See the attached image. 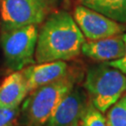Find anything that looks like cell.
<instances>
[{"instance_id": "6da1fadb", "label": "cell", "mask_w": 126, "mask_h": 126, "mask_svg": "<svg viewBox=\"0 0 126 126\" xmlns=\"http://www.w3.org/2000/svg\"><path fill=\"white\" fill-rule=\"evenodd\" d=\"M85 36L73 16L66 11H56L47 16L36 41V63L68 61L81 52Z\"/></svg>"}, {"instance_id": "7a4b0ae2", "label": "cell", "mask_w": 126, "mask_h": 126, "mask_svg": "<svg viewBox=\"0 0 126 126\" xmlns=\"http://www.w3.org/2000/svg\"><path fill=\"white\" fill-rule=\"evenodd\" d=\"M77 80L78 75L68 72L58 80L29 93L21 108V122L24 126H45Z\"/></svg>"}, {"instance_id": "3957f363", "label": "cell", "mask_w": 126, "mask_h": 126, "mask_svg": "<svg viewBox=\"0 0 126 126\" xmlns=\"http://www.w3.org/2000/svg\"><path fill=\"white\" fill-rule=\"evenodd\" d=\"M83 86L91 104L106 113L126 92V75L108 63L95 64L88 69Z\"/></svg>"}, {"instance_id": "277c9868", "label": "cell", "mask_w": 126, "mask_h": 126, "mask_svg": "<svg viewBox=\"0 0 126 126\" xmlns=\"http://www.w3.org/2000/svg\"><path fill=\"white\" fill-rule=\"evenodd\" d=\"M37 36V25L35 24L2 30L0 44L6 64L9 69L20 71L36 63L35 52Z\"/></svg>"}, {"instance_id": "5b68a950", "label": "cell", "mask_w": 126, "mask_h": 126, "mask_svg": "<svg viewBox=\"0 0 126 126\" xmlns=\"http://www.w3.org/2000/svg\"><path fill=\"white\" fill-rule=\"evenodd\" d=\"M50 4L49 0H1L2 30L40 24L49 14Z\"/></svg>"}, {"instance_id": "8992f818", "label": "cell", "mask_w": 126, "mask_h": 126, "mask_svg": "<svg viewBox=\"0 0 126 126\" xmlns=\"http://www.w3.org/2000/svg\"><path fill=\"white\" fill-rule=\"evenodd\" d=\"M73 18L88 40L121 35L125 30L122 23L116 22L83 5L75 8Z\"/></svg>"}, {"instance_id": "52a82bcc", "label": "cell", "mask_w": 126, "mask_h": 126, "mask_svg": "<svg viewBox=\"0 0 126 126\" xmlns=\"http://www.w3.org/2000/svg\"><path fill=\"white\" fill-rule=\"evenodd\" d=\"M91 104L85 90L75 85L61 101L45 126H75Z\"/></svg>"}, {"instance_id": "ba28073f", "label": "cell", "mask_w": 126, "mask_h": 126, "mask_svg": "<svg viewBox=\"0 0 126 126\" xmlns=\"http://www.w3.org/2000/svg\"><path fill=\"white\" fill-rule=\"evenodd\" d=\"M22 72L26 79L29 93H31L41 86L62 79L69 70L65 61H53L38 64L33 63L22 69Z\"/></svg>"}, {"instance_id": "9c48e42d", "label": "cell", "mask_w": 126, "mask_h": 126, "mask_svg": "<svg viewBox=\"0 0 126 126\" xmlns=\"http://www.w3.org/2000/svg\"><path fill=\"white\" fill-rule=\"evenodd\" d=\"M124 51L125 42L123 34L85 41L81 47V52L85 56L105 63L122 58Z\"/></svg>"}, {"instance_id": "30bf717a", "label": "cell", "mask_w": 126, "mask_h": 126, "mask_svg": "<svg viewBox=\"0 0 126 126\" xmlns=\"http://www.w3.org/2000/svg\"><path fill=\"white\" fill-rule=\"evenodd\" d=\"M29 94L22 70L14 71L0 83V108H18Z\"/></svg>"}, {"instance_id": "8fae6325", "label": "cell", "mask_w": 126, "mask_h": 126, "mask_svg": "<svg viewBox=\"0 0 126 126\" xmlns=\"http://www.w3.org/2000/svg\"><path fill=\"white\" fill-rule=\"evenodd\" d=\"M89 9L119 23H126V0H81Z\"/></svg>"}, {"instance_id": "7c38bea8", "label": "cell", "mask_w": 126, "mask_h": 126, "mask_svg": "<svg viewBox=\"0 0 126 126\" xmlns=\"http://www.w3.org/2000/svg\"><path fill=\"white\" fill-rule=\"evenodd\" d=\"M108 126H126V94L106 112Z\"/></svg>"}, {"instance_id": "4fadbf2b", "label": "cell", "mask_w": 126, "mask_h": 126, "mask_svg": "<svg viewBox=\"0 0 126 126\" xmlns=\"http://www.w3.org/2000/svg\"><path fill=\"white\" fill-rule=\"evenodd\" d=\"M79 126H108L107 118L92 104L89 105L86 111L79 122Z\"/></svg>"}, {"instance_id": "5bb4252c", "label": "cell", "mask_w": 126, "mask_h": 126, "mask_svg": "<svg viewBox=\"0 0 126 126\" xmlns=\"http://www.w3.org/2000/svg\"><path fill=\"white\" fill-rule=\"evenodd\" d=\"M21 108H0V126H14L20 118Z\"/></svg>"}, {"instance_id": "9a60e30c", "label": "cell", "mask_w": 126, "mask_h": 126, "mask_svg": "<svg viewBox=\"0 0 126 126\" xmlns=\"http://www.w3.org/2000/svg\"><path fill=\"white\" fill-rule=\"evenodd\" d=\"M123 38H124V42H125V51H124L123 56L118 60L108 62V63L110 64L111 66H114V67L120 69L122 73H124L126 75V34H123Z\"/></svg>"}, {"instance_id": "2e32d148", "label": "cell", "mask_w": 126, "mask_h": 126, "mask_svg": "<svg viewBox=\"0 0 126 126\" xmlns=\"http://www.w3.org/2000/svg\"><path fill=\"white\" fill-rule=\"evenodd\" d=\"M49 1H50V4L59 5V4H63V3L66 2V1H69V0H49Z\"/></svg>"}, {"instance_id": "e0dca14e", "label": "cell", "mask_w": 126, "mask_h": 126, "mask_svg": "<svg viewBox=\"0 0 126 126\" xmlns=\"http://www.w3.org/2000/svg\"><path fill=\"white\" fill-rule=\"evenodd\" d=\"M0 8H1V0H0Z\"/></svg>"}, {"instance_id": "ac0fdd59", "label": "cell", "mask_w": 126, "mask_h": 126, "mask_svg": "<svg viewBox=\"0 0 126 126\" xmlns=\"http://www.w3.org/2000/svg\"><path fill=\"white\" fill-rule=\"evenodd\" d=\"M75 126H79V124H78V125H75Z\"/></svg>"}]
</instances>
